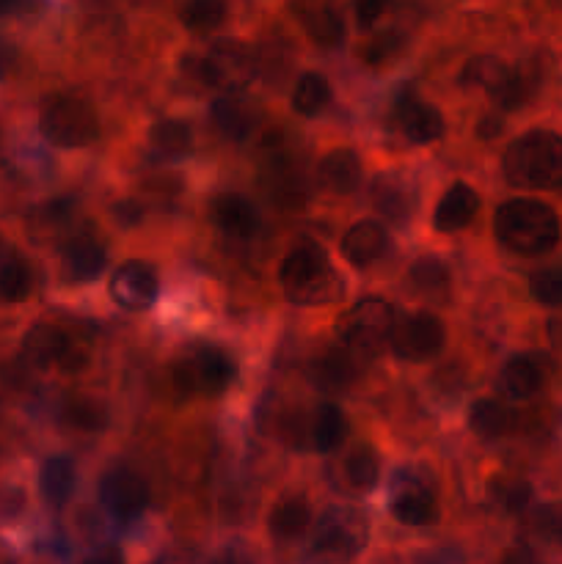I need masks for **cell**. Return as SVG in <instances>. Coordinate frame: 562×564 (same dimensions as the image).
<instances>
[{
  "label": "cell",
  "mask_w": 562,
  "mask_h": 564,
  "mask_svg": "<svg viewBox=\"0 0 562 564\" xmlns=\"http://www.w3.org/2000/svg\"><path fill=\"white\" fill-rule=\"evenodd\" d=\"M494 235L516 257H545L560 242V218L538 198H510L494 215Z\"/></svg>",
  "instance_id": "6da1fadb"
},
{
  "label": "cell",
  "mask_w": 562,
  "mask_h": 564,
  "mask_svg": "<svg viewBox=\"0 0 562 564\" xmlns=\"http://www.w3.org/2000/svg\"><path fill=\"white\" fill-rule=\"evenodd\" d=\"M259 185L275 209L295 213L306 204V160L295 138L284 130H273L262 138V154H259Z\"/></svg>",
  "instance_id": "7a4b0ae2"
},
{
  "label": "cell",
  "mask_w": 562,
  "mask_h": 564,
  "mask_svg": "<svg viewBox=\"0 0 562 564\" xmlns=\"http://www.w3.org/2000/svg\"><path fill=\"white\" fill-rule=\"evenodd\" d=\"M501 174L521 191H551L562 185V135L529 130L518 135L501 158Z\"/></svg>",
  "instance_id": "3957f363"
},
{
  "label": "cell",
  "mask_w": 562,
  "mask_h": 564,
  "mask_svg": "<svg viewBox=\"0 0 562 564\" xmlns=\"http://www.w3.org/2000/svg\"><path fill=\"white\" fill-rule=\"evenodd\" d=\"M281 292L295 306H325L345 297V281L317 246H301L279 268Z\"/></svg>",
  "instance_id": "277c9868"
},
{
  "label": "cell",
  "mask_w": 562,
  "mask_h": 564,
  "mask_svg": "<svg viewBox=\"0 0 562 564\" xmlns=\"http://www.w3.org/2000/svg\"><path fill=\"white\" fill-rule=\"evenodd\" d=\"M369 521L358 507L334 505L317 518L309 543V564H345L361 554Z\"/></svg>",
  "instance_id": "5b68a950"
},
{
  "label": "cell",
  "mask_w": 562,
  "mask_h": 564,
  "mask_svg": "<svg viewBox=\"0 0 562 564\" xmlns=\"http://www.w3.org/2000/svg\"><path fill=\"white\" fill-rule=\"evenodd\" d=\"M22 358L33 369H61L64 375H77L88 367L91 339L83 330L39 323L22 339Z\"/></svg>",
  "instance_id": "8992f818"
},
{
  "label": "cell",
  "mask_w": 562,
  "mask_h": 564,
  "mask_svg": "<svg viewBox=\"0 0 562 564\" xmlns=\"http://www.w3.org/2000/svg\"><path fill=\"white\" fill-rule=\"evenodd\" d=\"M395 319L397 314L391 303H386L383 297H364L339 314L336 339H339V347H345L356 358L378 356L383 347H389Z\"/></svg>",
  "instance_id": "52a82bcc"
},
{
  "label": "cell",
  "mask_w": 562,
  "mask_h": 564,
  "mask_svg": "<svg viewBox=\"0 0 562 564\" xmlns=\"http://www.w3.org/2000/svg\"><path fill=\"white\" fill-rule=\"evenodd\" d=\"M42 135L58 149H83L91 147L99 138V116L94 105L83 97H53L42 110Z\"/></svg>",
  "instance_id": "ba28073f"
},
{
  "label": "cell",
  "mask_w": 562,
  "mask_h": 564,
  "mask_svg": "<svg viewBox=\"0 0 562 564\" xmlns=\"http://www.w3.org/2000/svg\"><path fill=\"white\" fill-rule=\"evenodd\" d=\"M171 378L180 394H224L237 378L235 361L226 356L218 347H196V350L185 352L176 358L171 367Z\"/></svg>",
  "instance_id": "9c48e42d"
},
{
  "label": "cell",
  "mask_w": 562,
  "mask_h": 564,
  "mask_svg": "<svg viewBox=\"0 0 562 564\" xmlns=\"http://www.w3.org/2000/svg\"><path fill=\"white\" fill-rule=\"evenodd\" d=\"M198 77L220 94H242L257 77V55L237 39H218L198 61Z\"/></svg>",
  "instance_id": "30bf717a"
},
{
  "label": "cell",
  "mask_w": 562,
  "mask_h": 564,
  "mask_svg": "<svg viewBox=\"0 0 562 564\" xmlns=\"http://www.w3.org/2000/svg\"><path fill=\"white\" fill-rule=\"evenodd\" d=\"M461 83L483 88L501 110L521 108L532 94V80L523 72L510 69L496 55H477V58L468 61L461 72Z\"/></svg>",
  "instance_id": "8fae6325"
},
{
  "label": "cell",
  "mask_w": 562,
  "mask_h": 564,
  "mask_svg": "<svg viewBox=\"0 0 562 564\" xmlns=\"http://www.w3.org/2000/svg\"><path fill=\"white\" fill-rule=\"evenodd\" d=\"M446 328L435 314L417 312V314H402L395 319L391 328L389 347L397 358L402 361H430L444 350Z\"/></svg>",
  "instance_id": "7c38bea8"
},
{
  "label": "cell",
  "mask_w": 562,
  "mask_h": 564,
  "mask_svg": "<svg viewBox=\"0 0 562 564\" xmlns=\"http://www.w3.org/2000/svg\"><path fill=\"white\" fill-rule=\"evenodd\" d=\"M389 512L402 527H428L439 516L435 494L424 477H419L413 468L395 471L389 485Z\"/></svg>",
  "instance_id": "4fadbf2b"
},
{
  "label": "cell",
  "mask_w": 562,
  "mask_h": 564,
  "mask_svg": "<svg viewBox=\"0 0 562 564\" xmlns=\"http://www.w3.org/2000/svg\"><path fill=\"white\" fill-rule=\"evenodd\" d=\"M99 505L114 521L130 523L143 516L149 505V488L130 468H110L99 479Z\"/></svg>",
  "instance_id": "5bb4252c"
},
{
  "label": "cell",
  "mask_w": 562,
  "mask_h": 564,
  "mask_svg": "<svg viewBox=\"0 0 562 564\" xmlns=\"http://www.w3.org/2000/svg\"><path fill=\"white\" fill-rule=\"evenodd\" d=\"M160 292L158 273L147 262H125L114 275H110V297L125 312H147L154 306Z\"/></svg>",
  "instance_id": "9a60e30c"
},
{
  "label": "cell",
  "mask_w": 562,
  "mask_h": 564,
  "mask_svg": "<svg viewBox=\"0 0 562 564\" xmlns=\"http://www.w3.org/2000/svg\"><path fill=\"white\" fill-rule=\"evenodd\" d=\"M391 119L395 127L411 143H433L444 135V116L435 105L419 99L413 91L397 94L391 105Z\"/></svg>",
  "instance_id": "2e32d148"
},
{
  "label": "cell",
  "mask_w": 562,
  "mask_h": 564,
  "mask_svg": "<svg viewBox=\"0 0 562 564\" xmlns=\"http://www.w3.org/2000/svg\"><path fill=\"white\" fill-rule=\"evenodd\" d=\"M369 196H372L375 209L395 226H406L408 218L417 213V185L400 171H383L375 176Z\"/></svg>",
  "instance_id": "e0dca14e"
},
{
  "label": "cell",
  "mask_w": 562,
  "mask_h": 564,
  "mask_svg": "<svg viewBox=\"0 0 562 564\" xmlns=\"http://www.w3.org/2000/svg\"><path fill=\"white\" fill-rule=\"evenodd\" d=\"M380 457L369 444H353L342 452L331 468V479L339 490L350 496H364L378 485Z\"/></svg>",
  "instance_id": "ac0fdd59"
},
{
  "label": "cell",
  "mask_w": 562,
  "mask_h": 564,
  "mask_svg": "<svg viewBox=\"0 0 562 564\" xmlns=\"http://www.w3.org/2000/svg\"><path fill=\"white\" fill-rule=\"evenodd\" d=\"M209 119L218 127L220 135L242 143L259 130L262 113H259V105L246 94H220L209 105Z\"/></svg>",
  "instance_id": "d6986e66"
},
{
  "label": "cell",
  "mask_w": 562,
  "mask_h": 564,
  "mask_svg": "<svg viewBox=\"0 0 562 564\" xmlns=\"http://www.w3.org/2000/svg\"><path fill=\"white\" fill-rule=\"evenodd\" d=\"M209 220L218 231H224L231 240H251L262 226L259 209L251 198L240 196V193H224L215 196L209 204Z\"/></svg>",
  "instance_id": "ffe728a7"
},
{
  "label": "cell",
  "mask_w": 562,
  "mask_h": 564,
  "mask_svg": "<svg viewBox=\"0 0 562 564\" xmlns=\"http://www.w3.org/2000/svg\"><path fill=\"white\" fill-rule=\"evenodd\" d=\"M309 383L323 394H342L350 389L358 378V358L350 356L345 347L325 350L314 356L306 367Z\"/></svg>",
  "instance_id": "44dd1931"
},
{
  "label": "cell",
  "mask_w": 562,
  "mask_h": 564,
  "mask_svg": "<svg viewBox=\"0 0 562 564\" xmlns=\"http://www.w3.org/2000/svg\"><path fill=\"white\" fill-rule=\"evenodd\" d=\"M105 262H108L105 248L91 235H75L61 246V275L66 281L83 284V281L99 279Z\"/></svg>",
  "instance_id": "7402d4cb"
},
{
  "label": "cell",
  "mask_w": 562,
  "mask_h": 564,
  "mask_svg": "<svg viewBox=\"0 0 562 564\" xmlns=\"http://www.w3.org/2000/svg\"><path fill=\"white\" fill-rule=\"evenodd\" d=\"M342 257L353 264V268H367L375 264L380 257L389 251V235H386L383 224L378 220H358L356 226L345 231L342 237Z\"/></svg>",
  "instance_id": "603a6c76"
},
{
  "label": "cell",
  "mask_w": 562,
  "mask_h": 564,
  "mask_svg": "<svg viewBox=\"0 0 562 564\" xmlns=\"http://www.w3.org/2000/svg\"><path fill=\"white\" fill-rule=\"evenodd\" d=\"M540 389H543V369L529 356H512L496 375V394H501V400H532Z\"/></svg>",
  "instance_id": "cb8c5ba5"
},
{
  "label": "cell",
  "mask_w": 562,
  "mask_h": 564,
  "mask_svg": "<svg viewBox=\"0 0 562 564\" xmlns=\"http://www.w3.org/2000/svg\"><path fill=\"white\" fill-rule=\"evenodd\" d=\"M477 213H479L477 191H474L472 185H466V182H455V185L441 196L439 207H435L433 229L452 235V231L466 229V226L477 218Z\"/></svg>",
  "instance_id": "d4e9b609"
},
{
  "label": "cell",
  "mask_w": 562,
  "mask_h": 564,
  "mask_svg": "<svg viewBox=\"0 0 562 564\" xmlns=\"http://www.w3.org/2000/svg\"><path fill=\"white\" fill-rule=\"evenodd\" d=\"M149 158L158 163H180L193 154V130L180 119H163L149 130Z\"/></svg>",
  "instance_id": "484cf974"
},
{
  "label": "cell",
  "mask_w": 562,
  "mask_h": 564,
  "mask_svg": "<svg viewBox=\"0 0 562 564\" xmlns=\"http://www.w3.org/2000/svg\"><path fill=\"white\" fill-rule=\"evenodd\" d=\"M361 158L345 147L325 154L317 165V182L336 196H347V193L356 191L361 185Z\"/></svg>",
  "instance_id": "4316f807"
},
{
  "label": "cell",
  "mask_w": 562,
  "mask_h": 564,
  "mask_svg": "<svg viewBox=\"0 0 562 564\" xmlns=\"http://www.w3.org/2000/svg\"><path fill=\"white\" fill-rule=\"evenodd\" d=\"M309 521H312V512H309L306 496H284V499L275 501L273 512H270V538L281 545L298 543L309 532Z\"/></svg>",
  "instance_id": "83f0119b"
},
{
  "label": "cell",
  "mask_w": 562,
  "mask_h": 564,
  "mask_svg": "<svg viewBox=\"0 0 562 564\" xmlns=\"http://www.w3.org/2000/svg\"><path fill=\"white\" fill-rule=\"evenodd\" d=\"M347 422L345 413L334 402H320L312 413H309V446L320 455L336 452L345 444Z\"/></svg>",
  "instance_id": "f1b7e54d"
},
{
  "label": "cell",
  "mask_w": 562,
  "mask_h": 564,
  "mask_svg": "<svg viewBox=\"0 0 562 564\" xmlns=\"http://www.w3.org/2000/svg\"><path fill=\"white\" fill-rule=\"evenodd\" d=\"M408 286L424 301H444L450 292V270L441 259L424 257L408 270Z\"/></svg>",
  "instance_id": "f546056e"
},
{
  "label": "cell",
  "mask_w": 562,
  "mask_h": 564,
  "mask_svg": "<svg viewBox=\"0 0 562 564\" xmlns=\"http://www.w3.org/2000/svg\"><path fill=\"white\" fill-rule=\"evenodd\" d=\"M75 463L64 455H55L50 460H44L42 474H39V482H42V496L47 505L64 507L69 501L72 490H75Z\"/></svg>",
  "instance_id": "4dcf8cb0"
},
{
  "label": "cell",
  "mask_w": 562,
  "mask_h": 564,
  "mask_svg": "<svg viewBox=\"0 0 562 564\" xmlns=\"http://www.w3.org/2000/svg\"><path fill=\"white\" fill-rule=\"evenodd\" d=\"M512 427V413L496 400H477L468 408V430L479 441H499Z\"/></svg>",
  "instance_id": "1f68e13d"
},
{
  "label": "cell",
  "mask_w": 562,
  "mask_h": 564,
  "mask_svg": "<svg viewBox=\"0 0 562 564\" xmlns=\"http://www.w3.org/2000/svg\"><path fill=\"white\" fill-rule=\"evenodd\" d=\"M301 22L320 47H339L345 39V25L331 6H306L301 11Z\"/></svg>",
  "instance_id": "d6a6232c"
},
{
  "label": "cell",
  "mask_w": 562,
  "mask_h": 564,
  "mask_svg": "<svg viewBox=\"0 0 562 564\" xmlns=\"http://www.w3.org/2000/svg\"><path fill=\"white\" fill-rule=\"evenodd\" d=\"M331 102V86L317 72H303L292 88V108L301 116L323 113L325 105Z\"/></svg>",
  "instance_id": "836d02e7"
},
{
  "label": "cell",
  "mask_w": 562,
  "mask_h": 564,
  "mask_svg": "<svg viewBox=\"0 0 562 564\" xmlns=\"http://www.w3.org/2000/svg\"><path fill=\"white\" fill-rule=\"evenodd\" d=\"M226 11H229V0H185L180 20L187 31L207 33L226 20Z\"/></svg>",
  "instance_id": "e575fe53"
},
{
  "label": "cell",
  "mask_w": 562,
  "mask_h": 564,
  "mask_svg": "<svg viewBox=\"0 0 562 564\" xmlns=\"http://www.w3.org/2000/svg\"><path fill=\"white\" fill-rule=\"evenodd\" d=\"M33 290V273L25 259L9 257L0 262V301L22 303Z\"/></svg>",
  "instance_id": "d590c367"
},
{
  "label": "cell",
  "mask_w": 562,
  "mask_h": 564,
  "mask_svg": "<svg viewBox=\"0 0 562 564\" xmlns=\"http://www.w3.org/2000/svg\"><path fill=\"white\" fill-rule=\"evenodd\" d=\"M72 218H75V198H53L33 213L31 231L36 237H53L64 231Z\"/></svg>",
  "instance_id": "8d00e7d4"
},
{
  "label": "cell",
  "mask_w": 562,
  "mask_h": 564,
  "mask_svg": "<svg viewBox=\"0 0 562 564\" xmlns=\"http://www.w3.org/2000/svg\"><path fill=\"white\" fill-rule=\"evenodd\" d=\"M64 422L75 430H86V433H94V430H102L108 424V413H105L102 405L91 400H72L69 405L64 408Z\"/></svg>",
  "instance_id": "74e56055"
},
{
  "label": "cell",
  "mask_w": 562,
  "mask_h": 564,
  "mask_svg": "<svg viewBox=\"0 0 562 564\" xmlns=\"http://www.w3.org/2000/svg\"><path fill=\"white\" fill-rule=\"evenodd\" d=\"M490 494H494V501L501 507L505 512H521L527 510L529 499H532V490L523 479H512V477H501L490 485Z\"/></svg>",
  "instance_id": "f35d334b"
},
{
  "label": "cell",
  "mask_w": 562,
  "mask_h": 564,
  "mask_svg": "<svg viewBox=\"0 0 562 564\" xmlns=\"http://www.w3.org/2000/svg\"><path fill=\"white\" fill-rule=\"evenodd\" d=\"M529 295L540 306H562V268H543L529 279Z\"/></svg>",
  "instance_id": "ab89813d"
},
{
  "label": "cell",
  "mask_w": 562,
  "mask_h": 564,
  "mask_svg": "<svg viewBox=\"0 0 562 564\" xmlns=\"http://www.w3.org/2000/svg\"><path fill=\"white\" fill-rule=\"evenodd\" d=\"M534 527L551 543L562 545V501H551V505H543L534 516Z\"/></svg>",
  "instance_id": "60d3db41"
},
{
  "label": "cell",
  "mask_w": 562,
  "mask_h": 564,
  "mask_svg": "<svg viewBox=\"0 0 562 564\" xmlns=\"http://www.w3.org/2000/svg\"><path fill=\"white\" fill-rule=\"evenodd\" d=\"M391 0H353V14H356V25L361 31H369L380 17L386 14Z\"/></svg>",
  "instance_id": "b9f144b4"
},
{
  "label": "cell",
  "mask_w": 562,
  "mask_h": 564,
  "mask_svg": "<svg viewBox=\"0 0 562 564\" xmlns=\"http://www.w3.org/2000/svg\"><path fill=\"white\" fill-rule=\"evenodd\" d=\"M397 44H400V36H395V33H383V36H378L367 47V61L378 64V61L389 58V55L397 50Z\"/></svg>",
  "instance_id": "7bdbcfd3"
},
{
  "label": "cell",
  "mask_w": 562,
  "mask_h": 564,
  "mask_svg": "<svg viewBox=\"0 0 562 564\" xmlns=\"http://www.w3.org/2000/svg\"><path fill=\"white\" fill-rule=\"evenodd\" d=\"M80 564H125V556H121V551L114 549V545H99V549H94Z\"/></svg>",
  "instance_id": "ee69618b"
},
{
  "label": "cell",
  "mask_w": 562,
  "mask_h": 564,
  "mask_svg": "<svg viewBox=\"0 0 562 564\" xmlns=\"http://www.w3.org/2000/svg\"><path fill=\"white\" fill-rule=\"evenodd\" d=\"M22 507V496L17 490H3L0 494V518H11L17 516Z\"/></svg>",
  "instance_id": "f6af8a7d"
},
{
  "label": "cell",
  "mask_w": 562,
  "mask_h": 564,
  "mask_svg": "<svg viewBox=\"0 0 562 564\" xmlns=\"http://www.w3.org/2000/svg\"><path fill=\"white\" fill-rule=\"evenodd\" d=\"M501 564H540L538 560H534V554L529 549H523V545H518V549L507 551L505 560H501Z\"/></svg>",
  "instance_id": "bcb514c9"
},
{
  "label": "cell",
  "mask_w": 562,
  "mask_h": 564,
  "mask_svg": "<svg viewBox=\"0 0 562 564\" xmlns=\"http://www.w3.org/2000/svg\"><path fill=\"white\" fill-rule=\"evenodd\" d=\"M499 127H501L499 119H483V121H479V124H477V132H479V135H483V138H494L496 132H499Z\"/></svg>",
  "instance_id": "7dc6e473"
},
{
  "label": "cell",
  "mask_w": 562,
  "mask_h": 564,
  "mask_svg": "<svg viewBox=\"0 0 562 564\" xmlns=\"http://www.w3.org/2000/svg\"><path fill=\"white\" fill-rule=\"evenodd\" d=\"M14 6H17V0H0V17L9 14V11L14 9Z\"/></svg>",
  "instance_id": "c3c4849f"
},
{
  "label": "cell",
  "mask_w": 562,
  "mask_h": 564,
  "mask_svg": "<svg viewBox=\"0 0 562 564\" xmlns=\"http://www.w3.org/2000/svg\"><path fill=\"white\" fill-rule=\"evenodd\" d=\"M3 69H6V64H3V55H0V77H3Z\"/></svg>",
  "instance_id": "681fc988"
},
{
  "label": "cell",
  "mask_w": 562,
  "mask_h": 564,
  "mask_svg": "<svg viewBox=\"0 0 562 564\" xmlns=\"http://www.w3.org/2000/svg\"><path fill=\"white\" fill-rule=\"evenodd\" d=\"M0 253H3V242H0ZM0 262H3V259H0Z\"/></svg>",
  "instance_id": "f907efd6"
}]
</instances>
